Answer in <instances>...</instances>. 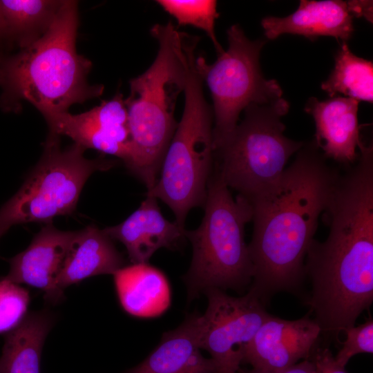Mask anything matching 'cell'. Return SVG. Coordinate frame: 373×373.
<instances>
[{
    "label": "cell",
    "instance_id": "1",
    "mask_svg": "<svg viewBox=\"0 0 373 373\" xmlns=\"http://www.w3.org/2000/svg\"><path fill=\"white\" fill-rule=\"evenodd\" d=\"M339 175L314 141L304 143L274 184L247 199L254 222L248 245L254 276L248 290L265 305L278 292L298 293L304 260Z\"/></svg>",
    "mask_w": 373,
    "mask_h": 373
},
{
    "label": "cell",
    "instance_id": "2",
    "mask_svg": "<svg viewBox=\"0 0 373 373\" xmlns=\"http://www.w3.org/2000/svg\"><path fill=\"white\" fill-rule=\"evenodd\" d=\"M329 232L313 240L305 264L312 289L305 304L321 334L336 338L373 301V180L341 178L323 212Z\"/></svg>",
    "mask_w": 373,
    "mask_h": 373
},
{
    "label": "cell",
    "instance_id": "3",
    "mask_svg": "<svg viewBox=\"0 0 373 373\" xmlns=\"http://www.w3.org/2000/svg\"><path fill=\"white\" fill-rule=\"evenodd\" d=\"M151 35L158 42L155 60L142 74L131 79L124 99L132 142L127 167L148 189L155 184L178 123L177 99L184 92L190 56L199 38L179 32L171 21L155 24Z\"/></svg>",
    "mask_w": 373,
    "mask_h": 373
},
{
    "label": "cell",
    "instance_id": "4",
    "mask_svg": "<svg viewBox=\"0 0 373 373\" xmlns=\"http://www.w3.org/2000/svg\"><path fill=\"white\" fill-rule=\"evenodd\" d=\"M78 24L77 1H64L43 36L1 69L0 79L11 96L32 104L45 119L103 94V85L88 82L91 61L77 52Z\"/></svg>",
    "mask_w": 373,
    "mask_h": 373
},
{
    "label": "cell",
    "instance_id": "5",
    "mask_svg": "<svg viewBox=\"0 0 373 373\" xmlns=\"http://www.w3.org/2000/svg\"><path fill=\"white\" fill-rule=\"evenodd\" d=\"M211 173L203 205L204 215L195 230H186L191 242L192 260L183 277L189 300L210 288L245 291L254 276L245 224L252 219L248 200L234 199L217 169Z\"/></svg>",
    "mask_w": 373,
    "mask_h": 373
},
{
    "label": "cell",
    "instance_id": "6",
    "mask_svg": "<svg viewBox=\"0 0 373 373\" xmlns=\"http://www.w3.org/2000/svg\"><path fill=\"white\" fill-rule=\"evenodd\" d=\"M195 51L189 59L181 120L164 155L160 177L146 194L166 204L182 227L191 209L203 207L214 166L213 111L195 66Z\"/></svg>",
    "mask_w": 373,
    "mask_h": 373
},
{
    "label": "cell",
    "instance_id": "7",
    "mask_svg": "<svg viewBox=\"0 0 373 373\" xmlns=\"http://www.w3.org/2000/svg\"><path fill=\"white\" fill-rule=\"evenodd\" d=\"M289 109L283 97L252 104L227 140L214 153V166L229 188L250 199L274 184L289 157L304 142L287 137L281 117Z\"/></svg>",
    "mask_w": 373,
    "mask_h": 373
},
{
    "label": "cell",
    "instance_id": "8",
    "mask_svg": "<svg viewBox=\"0 0 373 373\" xmlns=\"http://www.w3.org/2000/svg\"><path fill=\"white\" fill-rule=\"evenodd\" d=\"M85 149L73 144L62 149L59 136L49 133L41 159L19 190L0 209V219L9 227L28 222H52L70 214L82 190L96 171H107L117 162L88 159Z\"/></svg>",
    "mask_w": 373,
    "mask_h": 373
},
{
    "label": "cell",
    "instance_id": "9",
    "mask_svg": "<svg viewBox=\"0 0 373 373\" xmlns=\"http://www.w3.org/2000/svg\"><path fill=\"white\" fill-rule=\"evenodd\" d=\"M228 49L208 64L196 57L195 66L210 90L213 100V146L216 151L238 126L242 111L252 104L265 105L282 98L283 90L275 79L264 77L260 67L264 39L250 40L238 24L227 31Z\"/></svg>",
    "mask_w": 373,
    "mask_h": 373
},
{
    "label": "cell",
    "instance_id": "10",
    "mask_svg": "<svg viewBox=\"0 0 373 373\" xmlns=\"http://www.w3.org/2000/svg\"><path fill=\"white\" fill-rule=\"evenodd\" d=\"M204 294L208 305L200 314V347L210 354L215 373H236L247 347L271 314L249 290L240 297L218 288L207 289Z\"/></svg>",
    "mask_w": 373,
    "mask_h": 373
},
{
    "label": "cell",
    "instance_id": "11",
    "mask_svg": "<svg viewBox=\"0 0 373 373\" xmlns=\"http://www.w3.org/2000/svg\"><path fill=\"white\" fill-rule=\"evenodd\" d=\"M46 121L49 133L67 136L85 149L115 156L129 166L132 142L124 99L119 92L84 113L66 112Z\"/></svg>",
    "mask_w": 373,
    "mask_h": 373
},
{
    "label": "cell",
    "instance_id": "12",
    "mask_svg": "<svg viewBox=\"0 0 373 373\" xmlns=\"http://www.w3.org/2000/svg\"><path fill=\"white\" fill-rule=\"evenodd\" d=\"M321 334L320 326L309 314L296 320L271 314L247 347L242 363L262 371L287 368L310 359Z\"/></svg>",
    "mask_w": 373,
    "mask_h": 373
},
{
    "label": "cell",
    "instance_id": "13",
    "mask_svg": "<svg viewBox=\"0 0 373 373\" xmlns=\"http://www.w3.org/2000/svg\"><path fill=\"white\" fill-rule=\"evenodd\" d=\"M76 232L46 223L24 251L8 260L10 269L4 278L38 288L44 292L46 301L58 303L55 282Z\"/></svg>",
    "mask_w": 373,
    "mask_h": 373
},
{
    "label": "cell",
    "instance_id": "14",
    "mask_svg": "<svg viewBox=\"0 0 373 373\" xmlns=\"http://www.w3.org/2000/svg\"><path fill=\"white\" fill-rule=\"evenodd\" d=\"M157 200L146 195L125 220L103 229L113 240L124 245L132 264L148 263L157 249H175L186 238L184 227L166 220Z\"/></svg>",
    "mask_w": 373,
    "mask_h": 373
},
{
    "label": "cell",
    "instance_id": "15",
    "mask_svg": "<svg viewBox=\"0 0 373 373\" xmlns=\"http://www.w3.org/2000/svg\"><path fill=\"white\" fill-rule=\"evenodd\" d=\"M358 101L334 97L324 101L310 97L305 111L310 114L316 126L315 144L326 158L342 164L354 162L356 149L362 143L358 122Z\"/></svg>",
    "mask_w": 373,
    "mask_h": 373
},
{
    "label": "cell",
    "instance_id": "16",
    "mask_svg": "<svg viewBox=\"0 0 373 373\" xmlns=\"http://www.w3.org/2000/svg\"><path fill=\"white\" fill-rule=\"evenodd\" d=\"M352 18L346 1L301 0L294 12L285 17H265L261 25L269 39L288 33L312 41L326 36L347 42L354 30Z\"/></svg>",
    "mask_w": 373,
    "mask_h": 373
},
{
    "label": "cell",
    "instance_id": "17",
    "mask_svg": "<svg viewBox=\"0 0 373 373\" xmlns=\"http://www.w3.org/2000/svg\"><path fill=\"white\" fill-rule=\"evenodd\" d=\"M113 241L95 225L77 231L55 282L58 302L70 285L95 276L113 275L124 267L123 256Z\"/></svg>",
    "mask_w": 373,
    "mask_h": 373
},
{
    "label": "cell",
    "instance_id": "18",
    "mask_svg": "<svg viewBox=\"0 0 373 373\" xmlns=\"http://www.w3.org/2000/svg\"><path fill=\"white\" fill-rule=\"evenodd\" d=\"M200 314L189 315L165 332L157 347L139 365L124 373H215L211 358L200 352Z\"/></svg>",
    "mask_w": 373,
    "mask_h": 373
},
{
    "label": "cell",
    "instance_id": "19",
    "mask_svg": "<svg viewBox=\"0 0 373 373\" xmlns=\"http://www.w3.org/2000/svg\"><path fill=\"white\" fill-rule=\"evenodd\" d=\"M114 283L119 303L129 314L153 318L171 304V289L166 276L148 263L132 264L118 269Z\"/></svg>",
    "mask_w": 373,
    "mask_h": 373
},
{
    "label": "cell",
    "instance_id": "20",
    "mask_svg": "<svg viewBox=\"0 0 373 373\" xmlns=\"http://www.w3.org/2000/svg\"><path fill=\"white\" fill-rule=\"evenodd\" d=\"M54 323L46 310L32 312L5 337L0 373H40L43 346Z\"/></svg>",
    "mask_w": 373,
    "mask_h": 373
},
{
    "label": "cell",
    "instance_id": "21",
    "mask_svg": "<svg viewBox=\"0 0 373 373\" xmlns=\"http://www.w3.org/2000/svg\"><path fill=\"white\" fill-rule=\"evenodd\" d=\"M64 1L1 0L0 5L8 33L14 35L21 48L47 31Z\"/></svg>",
    "mask_w": 373,
    "mask_h": 373
},
{
    "label": "cell",
    "instance_id": "22",
    "mask_svg": "<svg viewBox=\"0 0 373 373\" xmlns=\"http://www.w3.org/2000/svg\"><path fill=\"white\" fill-rule=\"evenodd\" d=\"M321 88L331 97L341 93L357 101H373L372 61L357 57L346 42L335 56V66Z\"/></svg>",
    "mask_w": 373,
    "mask_h": 373
},
{
    "label": "cell",
    "instance_id": "23",
    "mask_svg": "<svg viewBox=\"0 0 373 373\" xmlns=\"http://www.w3.org/2000/svg\"><path fill=\"white\" fill-rule=\"evenodd\" d=\"M156 2L173 17L179 25H189L204 31L212 41L218 55L224 51L215 32L216 20L219 17L216 1L159 0Z\"/></svg>",
    "mask_w": 373,
    "mask_h": 373
},
{
    "label": "cell",
    "instance_id": "24",
    "mask_svg": "<svg viewBox=\"0 0 373 373\" xmlns=\"http://www.w3.org/2000/svg\"><path fill=\"white\" fill-rule=\"evenodd\" d=\"M28 291L5 278L0 280V334L17 327L26 315Z\"/></svg>",
    "mask_w": 373,
    "mask_h": 373
},
{
    "label": "cell",
    "instance_id": "25",
    "mask_svg": "<svg viewBox=\"0 0 373 373\" xmlns=\"http://www.w3.org/2000/svg\"><path fill=\"white\" fill-rule=\"evenodd\" d=\"M344 333L345 341L334 356L339 365L345 367L350 359L356 354L373 353V320L371 317L356 327L345 329Z\"/></svg>",
    "mask_w": 373,
    "mask_h": 373
},
{
    "label": "cell",
    "instance_id": "26",
    "mask_svg": "<svg viewBox=\"0 0 373 373\" xmlns=\"http://www.w3.org/2000/svg\"><path fill=\"white\" fill-rule=\"evenodd\" d=\"M316 364V373H347L339 365L331 351L325 347L315 350L312 358Z\"/></svg>",
    "mask_w": 373,
    "mask_h": 373
},
{
    "label": "cell",
    "instance_id": "27",
    "mask_svg": "<svg viewBox=\"0 0 373 373\" xmlns=\"http://www.w3.org/2000/svg\"><path fill=\"white\" fill-rule=\"evenodd\" d=\"M316 364L310 359L303 360L287 368L277 371H262L252 368L245 373H316Z\"/></svg>",
    "mask_w": 373,
    "mask_h": 373
},
{
    "label": "cell",
    "instance_id": "28",
    "mask_svg": "<svg viewBox=\"0 0 373 373\" xmlns=\"http://www.w3.org/2000/svg\"><path fill=\"white\" fill-rule=\"evenodd\" d=\"M346 2L348 11L352 17H363L368 21L372 23V1L352 0Z\"/></svg>",
    "mask_w": 373,
    "mask_h": 373
},
{
    "label": "cell",
    "instance_id": "29",
    "mask_svg": "<svg viewBox=\"0 0 373 373\" xmlns=\"http://www.w3.org/2000/svg\"><path fill=\"white\" fill-rule=\"evenodd\" d=\"M4 34H8L7 26L0 5V37Z\"/></svg>",
    "mask_w": 373,
    "mask_h": 373
},
{
    "label": "cell",
    "instance_id": "30",
    "mask_svg": "<svg viewBox=\"0 0 373 373\" xmlns=\"http://www.w3.org/2000/svg\"><path fill=\"white\" fill-rule=\"evenodd\" d=\"M10 229L1 219H0V238Z\"/></svg>",
    "mask_w": 373,
    "mask_h": 373
}]
</instances>
